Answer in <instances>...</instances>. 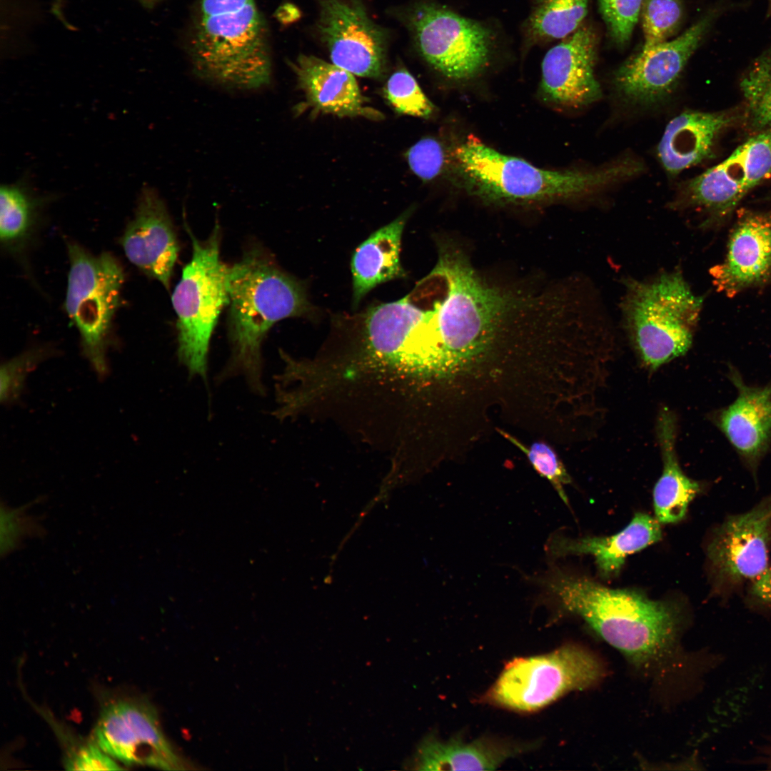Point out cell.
<instances>
[{"instance_id": "obj_30", "label": "cell", "mask_w": 771, "mask_h": 771, "mask_svg": "<svg viewBox=\"0 0 771 771\" xmlns=\"http://www.w3.org/2000/svg\"><path fill=\"white\" fill-rule=\"evenodd\" d=\"M496 431L525 454L536 472L551 483L562 500L569 506L564 485L572 482L571 477L554 449L543 441H536L527 446L503 429L498 428Z\"/></svg>"}, {"instance_id": "obj_12", "label": "cell", "mask_w": 771, "mask_h": 771, "mask_svg": "<svg viewBox=\"0 0 771 771\" xmlns=\"http://www.w3.org/2000/svg\"><path fill=\"white\" fill-rule=\"evenodd\" d=\"M770 178L771 128L754 133L722 161L686 183L675 205L721 217Z\"/></svg>"}, {"instance_id": "obj_2", "label": "cell", "mask_w": 771, "mask_h": 771, "mask_svg": "<svg viewBox=\"0 0 771 771\" xmlns=\"http://www.w3.org/2000/svg\"><path fill=\"white\" fill-rule=\"evenodd\" d=\"M228 292L231 356L218 381L240 375L254 393L263 395L262 345L268 331L284 318L312 316L314 308L303 283L258 247L229 266Z\"/></svg>"}, {"instance_id": "obj_15", "label": "cell", "mask_w": 771, "mask_h": 771, "mask_svg": "<svg viewBox=\"0 0 771 771\" xmlns=\"http://www.w3.org/2000/svg\"><path fill=\"white\" fill-rule=\"evenodd\" d=\"M727 376L736 389V398L710 418L758 486L760 464L771 447V383L748 385L734 366H728Z\"/></svg>"}, {"instance_id": "obj_20", "label": "cell", "mask_w": 771, "mask_h": 771, "mask_svg": "<svg viewBox=\"0 0 771 771\" xmlns=\"http://www.w3.org/2000/svg\"><path fill=\"white\" fill-rule=\"evenodd\" d=\"M728 111H686L667 125L657 156L668 174L675 176L710 158L720 137L742 117Z\"/></svg>"}, {"instance_id": "obj_7", "label": "cell", "mask_w": 771, "mask_h": 771, "mask_svg": "<svg viewBox=\"0 0 771 771\" xmlns=\"http://www.w3.org/2000/svg\"><path fill=\"white\" fill-rule=\"evenodd\" d=\"M66 246L69 271L64 309L79 333L82 353L104 378L109 373L106 353L124 272L110 253L96 256L73 241Z\"/></svg>"}, {"instance_id": "obj_3", "label": "cell", "mask_w": 771, "mask_h": 771, "mask_svg": "<svg viewBox=\"0 0 771 771\" xmlns=\"http://www.w3.org/2000/svg\"><path fill=\"white\" fill-rule=\"evenodd\" d=\"M469 191L495 204L535 203L573 199L595 193L639 173L633 159L617 161L594 171H552L498 152L474 136L455 151Z\"/></svg>"}, {"instance_id": "obj_38", "label": "cell", "mask_w": 771, "mask_h": 771, "mask_svg": "<svg viewBox=\"0 0 771 771\" xmlns=\"http://www.w3.org/2000/svg\"><path fill=\"white\" fill-rule=\"evenodd\" d=\"M276 15L280 22L286 24L297 21L301 16V13L296 6L287 3L279 6Z\"/></svg>"}, {"instance_id": "obj_14", "label": "cell", "mask_w": 771, "mask_h": 771, "mask_svg": "<svg viewBox=\"0 0 771 771\" xmlns=\"http://www.w3.org/2000/svg\"><path fill=\"white\" fill-rule=\"evenodd\" d=\"M316 29L331 61L354 76L381 79L387 69L388 35L360 0H316Z\"/></svg>"}, {"instance_id": "obj_18", "label": "cell", "mask_w": 771, "mask_h": 771, "mask_svg": "<svg viewBox=\"0 0 771 771\" xmlns=\"http://www.w3.org/2000/svg\"><path fill=\"white\" fill-rule=\"evenodd\" d=\"M297 85L303 91V109L313 115L331 114L340 118L363 117L381 120L383 114L367 104L355 76L349 71L316 56L300 54L289 63Z\"/></svg>"}, {"instance_id": "obj_5", "label": "cell", "mask_w": 771, "mask_h": 771, "mask_svg": "<svg viewBox=\"0 0 771 771\" xmlns=\"http://www.w3.org/2000/svg\"><path fill=\"white\" fill-rule=\"evenodd\" d=\"M702 303L680 269L625 281L623 324L647 368L655 371L688 351Z\"/></svg>"}, {"instance_id": "obj_9", "label": "cell", "mask_w": 771, "mask_h": 771, "mask_svg": "<svg viewBox=\"0 0 771 771\" xmlns=\"http://www.w3.org/2000/svg\"><path fill=\"white\" fill-rule=\"evenodd\" d=\"M405 19L418 54L445 77L468 80L488 65L495 36L484 23L430 1L415 3Z\"/></svg>"}, {"instance_id": "obj_36", "label": "cell", "mask_w": 771, "mask_h": 771, "mask_svg": "<svg viewBox=\"0 0 771 771\" xmlns=\"http://www.w3.org/2000/svg\"><path fill=\"white\" fill-rule=\"evenodd\" d=\"M745 605L754 611L771 614V563L745 589Z\"/></svg>"}, {"instance_id": "obj_28", "label": "cell", "mask_w": 771, "mask_h": 771, "mask_svg": "<svg viewBox=\"0 0 771 771\" xmlns=\"http://www.w3.org/2000/svg\"><path fill=\"white\" fill-rule=\"evenodd\" d=\"M383 95L399 114L428 119L435 111V106L416 79L403 68L397 69L389 76L383 88Z\"/></svg>"}, {"instance_id": "obj_32", "label": "cell", "mask_w": 771, "mask_h": 771, "mask_svg": "<svg viewBox=\"0 0 771 771\" xmlns=\"http://www.w3.org/2000/svg\"><path fill=\"white\" fill-rule=\"evenodd\" d=\"M52 353V349L46 346L33 348L2 364L1 366V401L4 403H10L16 400L22 392L28 373Z\"/></svg>"}, {"instance_id": "obj_40", "label": "cell", "mask_w": 771, "mask_h": 771, "mask_svg": "<svg viewBox=\"0 0 771 771\" xmlns=\"http://www.w3.org/2000/svg\"><path fill=\"white\" fill-rule=\"evenodd\" d=\"M769 3H770V10H771V0H769Z\"/></svg>"}, {"instance_id": "obj_24", "label": "cell", "mask_w": 771, "mask_h": 771, "mask_svg": "<svg viewBox=\"0 0 771 771\" xmlns=\"http://www.w3.org/2000/svg\"><path fill=\"white\" fill-rule=\"evenodd\" d=\"M518 748L487 739L466 742L428 737L417 748L410 765L420 770H493Z\"/></svg>"}, {"instance_id": "obj_13", "label": "cell", "mask_w": 771, "mask_h": 771, "mask_svg": "<svg viewBox=\"0 0 771 771\" xmlns=\"http://www.w3.org/2000/svg\"><path fill=\"white\" fill-rule=\"evenodd\" d=\"M725 5L707 12L680 36L647 49H640L623 63L613 77L618 96L629 104L651 106L674 90L691 56Z\"/></svg>"}, {"instance_id": "obj_25", "label": "cell", "mask_w": 771, "mask_h": 771, "mask_svg": "<svg viewBox=\"0 0 771 771\" xmlns=\"http://www.w3.org/2000/svg\"><path fill=\"white\" fill-rule=\"evenodd\" d=\"M589 0H531L522 25L523 46L528 50L574 33L588 11Z\"/></svg>"}, {"instance_id": "obj_35", "label": "cell", "mask_w": 771, "mask_h": 771, "mask_svg": "<svg viewBox=\"0 0 771 771\" xmlns=\"http://www.w3.org/2000/svg\"><path fill=\"white\" fill-rule=\"evenodd\" d=\"M69 770H119V764L104 752L96 743L81 742L68 750L64 762Z\"/></svg>"}, {"instance_id": "obj_16", "label": "cell", "mask_w": 771, "mask_h": 771, "mask_svg": "<svg viewBox=\"0 0 771 771\" xmlns=\"http://www.w3.org/2000/svg\"><path fill=\"white\" fill-rule=\"evenodd\" d=\"M597 36L580 26L545 54L541 64V91L557 105L579 107L598 101L600 86L595 76Z\"/></svg>"}, {"instance_id": "obj_11", "label": "cell", "mask_w": 771, "mask_h": 771, "mask_svg": "<svg viewBox=\"0 0 771 771\" xmlns=\"http://www.w3.org/2000/svg\"><path fill=\"white\" fill-rule=\"evenodd\" d=\"M94 741L115 760L127 765L183 768L182 760L161 729L155 708L142 698L121 697L106 702L94 728Z\"/></svg>"}, {"instance_id": "obj_39", "label": "cell", "mask_w": 771, "mask_h": 771, "mask_svg": "<svg viewBox=\"0 0 771 771\" xmlns=\"http://www.w3.org/2000/svg\"><path fill=\"white\" fill-rule=\"evenodd\" d=\"M143 7L147 9L153 8L163 0H137Z\"/></svg>"}, {"instance_id": "obj_33", "label": "cell", "mask_w": 771, "mask_h": 771, "mask_svg": "<svg viewBox=\"0 0 771 771\" xmlns=\"http://www.w3.org/2000/svg\"><path fill=\"white\" fill-rule=\"evenodd\" d=\"M600 14L609 34L618 46L630 40L638 22L643 0H598Z\"/></svg>"}, {"instance_id": "obj_26", "label": "cell", "mask_w": 771, "mask_h": 771, "mask_svg": "<svg viewBox=\"0 0 771 771\" xmlns=\"http://www.w3.org/2000/svg\"><path fill=\"white\" fill-rule=\"evenodd\" d=\"M42 200L23 183L1 186L0 191V240L2 248L19 254L31 238Z\"/></svg>"}, {"instance_id": "obj_10", "label": "cell", "mask_w": 771, "mask_h": 771, "mask_svg": "<svg viewBox=\"0 0 771 771\" xmlns=\"http://www.w3.org/2000/svg\"><path fill=\"white\" fill-rule=\"evenodd\" d=\"M770 551L771 492L710 532L705 555L710 595L727 601L743 593L769 565Z\"/></svg>"}, {"instance_id": "obj_31", "label": "cell", "mask_w": 771, "mask_h": 771, "mask_svg": "<svg viewBox=\"0 0 771 771\" xmlns=\"http://www.w3.org/2000/svg\"><path fill=\"white\" fill-rule=\"evenodd\" d=\"M33 503L13 508L1 503V555L6 557L19 549L25 540L42 537L46 530L39 516L29 513Z\"/></svg>"}, {"instance_id": "obj_23", "label": "cell", "mask_w": 771, "mask_h": 771, "mask_svg": "<svg viewBox=\"0 0 771 771\" xmlns=\"http://www.w3.org/2000/svg\"><path fill=\"white\" fill-rule=\"evenodd\" d=\"M413 209L410 208L366 238L353 254V306L377 286L405 277L400 260L401 238Z\"/></svg>"}, {"instance_id": "obj_17", "label": "cell", "mask_w": 771, "mask_h": 771, "mask_svg": "<svg viewBox=\"0 0 771 771\" xmlns=\"http://www.w3.org/2000/svg\"><path fill=\"white\" fill-rule=\"evenodd\" d=\"M120 243L133 265L169 289L179 244L166 204L153 188L142 189Z\"/></svg>"}, {"instance_id": "obj_27", "label": "cell", "mask_w": 771, "mask_h": 771, "mask_svg": "<svg viewBox=\"0 0 771 771\" xmlns=\"http://www.w3.org/2000/svg\"><path fill=\"white\" fill-rule=\"evenodd\" d=\"M742 119L754 133L771 128V46L742 74Z\"/></svg>"}, {"instance_id": "obj_34", "label": "cell", "mask_w": 771, "mask_h": 771, "mask_svg": "<svg viewBox=\"0 0 771 771\" xmlns=\"http://www.w3.org/2000/svg\"><path fill=\"white\" fill-rule=\"evenodd\" d=\"M441 143L435 138L425 137L413 144L405 153L412 172L423 181L436 178L442 171L445 156Z\"/></svg>"}, {"instance_id": "obj_1", "label": "cell", "mask_w": 771, "mask_h": 771, "mask_svg": "<svg viewBox=\"0 0 771 771\" xmlns=\"http://www.w3.org/2000/svg\"><path fill=\"white\" fill-rule=\"evenodd\" d=\"M542 594L578 615L635 664L645 665L672 647L684 620L673 600H654L633 589H612L553 567L533 578Z\"/></svg>"}, {"instance_id": "obj_22", "label": "cell", "mask_w": 771, "mask_h": 771, "mask_svg": "<svg viewBox=\"0 0 771 771\" xmlns=\"http://www.w3.org/2000/svg\"><path fill=\"white\" fill-rule=\"evenodd\" d=\"M656 433L662 460V472L653 489V506L660 523L682 520L691 501L701 492L702 485L682 471L676 452L677 420L666 406L659 410Z\"/></svg>"}, {"instance_id": "obj_8", "label": "cell", "mask_w": 771, "mask_h": 771, "mask_svg": "<svg viewBox=\"0 0 771 771\" xmlns=\"http://www.w3.org/2000/svg\"><path fill=\"white\" fill-rule=\"evenodd\" d=\"M603 668L588 651L565 645L551 652L509 662L484 696L492 705L518 712H533L568 692L594 685Z\"/></svg>"}, {"instance_id": "obj_4", "label": "cell", "mask_w": 771, "mask_h": 771, "mask_svg": "<svg viewBox=\"0 0 771 771\" xmlns=\"http://www.w3.org/2000/svg\"><path fill=\"white\" fill-rule=\"evenodd\" d=\"M188 54L200 77L223 86L256 89L271 81L268 31L256 0H198Z\"/></svg>"}, {"instance_id": "obj_19", "label": "cell", "mask_w": 771, "mask_h": 771, "mask_svg": "<svg viewBox=\"0 0 771 771\" xmlns=\"http://www.w3.org/2000/svg\"><path fill=\"white\" fill-rule=\"evenodd\" d=\"M718 290L733 296L771 276V211H743L730 236L725 261L711 270Z\"/></svg>"}, {"instance_id": "obj_21", "label": "cell", "mask_w": 771, "mask_h": 771, "mask_svg": "<svg viewBox=\"0 0 771 771\" xmlns=\"http://www.w3.org/2000/svg\"><path fill=\"white\" fill-rule=\"evenodd\" d=\"M661 538V528L656 518L638 513L623 530L615 535L577 538L554 535L547 543V550L555 559L567 555H592L601 578L610 579L618 575L629 555L659 541Z\"/></svg>"}, {"instance_id": "obj_29", "label": "cell", "mask_w": 771, "mask_h": 771, "mask_svg": "<svg viewBox=\"0 0 771 771\" xmlns=\"http://www.w3.org/2000/svg\"><path fill=\"white\" fill-rule=\"evenodd\" d=\"M642 23L644 44L647 49L667 41L678 29L683 9L680 0H643Z\"/></svg>"}, {"instance_id": "obj_37", "label": "cell", "mask_w": 771, "mask_h": 771, "mask_svg": "<svg viewBox=\"0 0 771 771\" xmlns=\"http://www.w3.org/2000/svg\"><path fill=\"white\" fill-rule=\"evenodd\" d=\"M752 765L763 766L771 770V735L758 748L757 753L750 760Z\"/></svg>"}, {"instance_id": "obj_6", "label": "cell", "mask_w": 771, "mask_h": 771, "mask_svg": "<svg viewBox=\"0 0 771 771\" xmlns=\"http://www.w3.org/2000/svg\"><path fill=\"white\" fill-rule=\"evenodd\" d=\"M192 256L184 266L171 301L177 316V356L189 377L207 380L211 338L223 308L228 304L229 266L220 259L221 229L199 241L191 231Z\"/></svg>"}]
</instances>
